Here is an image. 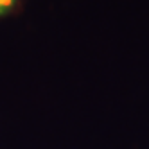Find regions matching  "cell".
<instances>
[{"label":"cell","mask_w":149,"mask_h":149,"mask_svg":"<svg viewBox=\"0 0 149 149\" xmlns=\"http://www.w3.org/2000/svg\"><path fill=\"white\" fill-rule=\"evenodd\" d=\"M18 4H20V0H0V18L13 15L16 11Z\"/></svg>","instance_id":"obj_1"}]
</instances>
